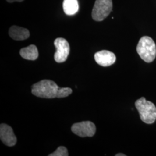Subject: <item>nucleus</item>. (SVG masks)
I'll return each instance as SVG.
<instances>
[{"label": "nucleus", "mask_w": 156, "mask_h": 156, "mask_svg": "<svg viewBox=\"0 0 156 156\" xmlns=\"http://www.w3.org/2000/svg\"><path fill=\"white\" fill-rule=\"evenodd\" d=\"M31 89V93L34 95L49 99L67 97L73 93L71 88L60 87L55 82L48 79L42 80L34 84Z\"/></svg>", "instance_id": "obj_1"}, {"label": "nucleus", "mask_w": 156, "mask_h": 156, "mask_svg": "<svg viewBox=\"0 0 156 156\" xmlns=\"http://www.w3.org/2000/svg\"><path fill=\"white\" fill-rule=\"evenodd\" d=\"M136 51L140 57L146 62H153L156 58V44L149 37L144 36L140 39Z\"/></svg>", "instance_id": "obj_2"}, {"label": "nucleus", "mask_w": 156, "mask_h": 156, "mask_svg": "<svg viewBox=\"0 0 156 156\" xmlns=\"http://www.w3.org/2000/svg\"><path fill=\"white\" fill-rule=\"evenodd\" d=\"M135 104L142 122L146 124H152L156 121V107L153 102L146 100L144 97H141Z\"/></svg>", "instance_id": "obj_3"}, {"label": "nucleus", "mask_w": 156, "mask_h": 156, "mask_svg": "<svg viewBox=\"0 0 156 156\" xmlns=\"http://www.w3.org/2000/svg\"><path fill=\"white\" fill-rule=\"evenodd\" d=\"M112 0H96L92 11V18L97 22L104 20L112 11Z\"/></svg>", "instance_id": "obj_4"}, {"label": "nucleus", "mask_w": 156, "mask_h": 156, "mask_svg": "<svg viewBox=\"0 0 156 156\" xmlns=\"http://www.w3.org/2000/svg\"><path fill=\"white\" fill-rule=\"evenodd\" d=\"M54 45L56 48V51L54 55L55 60L58 63L66 62L70 51V47L68 41L62 38H57L54 42Z\"/></svg>", "instance_id": "obj_5"}, {"label": "nucleus", "mask_w": 156, "mask_h": 156, "mask_svg": "<svg viewBox=\"0 0 156 156\" xmlns=\"http://www.w3.org/2000/svg\"><path fill=\"white\" fill-rule=\"evenodd\" d=\"M73 133L80 137H92L96 132L94 124L90 121L75 123L71 127Z\"/></svg>", "instance_id": "obj_6"}, {"label": "nucleus", "mask_w": 156, "mask_h": 156, "mask_svg": "<svg viewBox=\"0 0 156 156\" xmlns=\"http://www.w3.org/2000/svg\"><path fill=\"white\" fill-rule=\"evenodd\" d=\"M0 138L5 145L12 147L16 145L17 138L13 129L6 124H1L0 126Z\"/></svg>", "instance_id": "obj_7"}, {"label": "nucleus", "mask_w": 156, "mask_h": 156, "mask_svg": "<svg viewBox=\"0 0 156 156\" xmlns=\"http://www.w3.org/2000/svg\"><path fill=\"white\" fill-rule=\"evenodd\" d=\"M96 62L102 67H108L113 64L116 60L115 55L108 50H101L94 55Z\"/></svg>", "instance_id": "obj_8"}, {"label": "nucleus", "mask_w": 156, "mask_h": 156, "mask_svg": "<svg viewBox=\"0 0 156 156\" xmlns=\"http://www.w3.org/2000/svg\"><path fill=\"white\" fill-rule=\"evenodd\" d=\"M9 34L12 39L16 41H23L30 37V32L27 28L13 26L9 30Z\"/></svg>", "instance_id": "obj_9"}, {"label": "nucleus", "mask_w": 156, "mask_h": 156, "mask_svg": "<svg viewBox=\"0 0 156 156\" xmlns=\"http://www.w3.org/2000/svg\"><path fill=\"white\" fill-rule=\"evenodd\" d=\"M20 55L23 58L28 60H35L39 56L38 49L34 45L22 48L20 50Z\"/></svg>", "instance_id": "obj_10"}, {"label": "nucleus", "mask_w": 156, "mask_h": 156, "mask_svg": "<svg viewBox=\"0 0 156 156\" xmlns=\"http://www.w3.org/2000/svg\"><path fill=\"white\" fill-rule=\"evenodd\" d=\"M63 10L67 15H73L78 12L79 4L78 0H64Z\"/></svg>", "instance_id": "obj_11"}, {"label": "nucleus", "mask_w": 156, "mask_h": 156, "mask_svg": "<svg viewBox=\"0 0 156 156\" xmlns=\"http://www.w3.org/2000/svg\"><path fill=\"white\" fill-rule=\"evenodd\" d=\"M68 152L67 149L64 146L58 147L56 151L50 154L49 156H68Z\"/></svg>", "instance_id": "obj_12"}, {"label": "nucleus", "mask_w": 156, "mask_h": 156, "mask_svg": "<svg viewBox=\"0 0 156 156\" xmlns=\"http://www.w3.org/2000/svg\"><path fill=\"white\" fill-rule=\"evenodd\" d=\"M8 2H22L23 0H6Z\"/></svg>", "instance_id": "obj_13"}, {"label": "nucleus", "mask_w": 156, "mask_h": 156, "mask_svg": "<svg viewBox=\"0 0 156 156\" xmlns=\"http://www.w3.org/2000/svg\"><path fill=\"white\" fill-rule=\"evenodd\" d=\"M116 156H126V155H125V154H124L123 153H119V154H116L115 155Z\"/></svg>", "instance_id": "obj_14"}]
</instances>
